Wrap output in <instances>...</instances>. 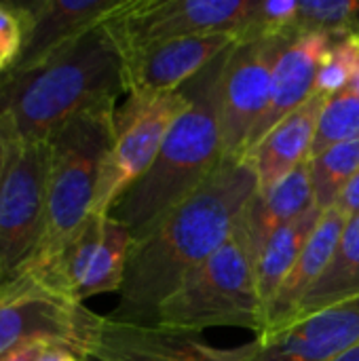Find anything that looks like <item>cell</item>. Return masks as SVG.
<instances>
[{"label": "cell", "mask_w": 359, "mask_h": 361, "mask_svg": "<svg viewBox=\"0 0 359 361\" xmlns=\"http://www.w3.org/2000/svg\"><path fill=\"white\" fill-rule=\"evenodd\" d=\"M258 180L241 157H224L214 173L146 237L133 241L112 319L154 324L157 309L233 235Z\"/></svg>", "instance_id": "6da1fadb"}, {"label": "cell", "mask_w": 359, "mask_h": 361, "mask_svg": "<svg viewBox=\"0 0 359 361\" xmlns=\"http://www.w3.org/2000/svg\"><path fill=\"white\" fill-rule=\"evenodd\" d=\"M106 21L38 63L0 74V118L15 137L47 142L80 110L127 95L123 53Z\"/></svg>", "instance_id": "7a4b0ae2"}, {"label": "cell", "mask_w": 359, "mask_h": 361, "mask_svg": "<svg viewBox=\"0 0 359 361\" xmlns=\"http://www.w3.org/2000/svg\"><path fill=\"white\" fill-rule=\"evenodd\" d=\"M224 51L212 66L184 85L190 104L171 125L150 169L116 201L110 218L133 235L146 237L178 203L193 195L224 159L220 131V78Z\"/></svg>", "instance_id": "3957f363"}, {"label": "cell", "mask_w": 359, "mask_h": 361, "mask_svg": "<svg viewBox=\"0 0 359 361\" xmlns=\"http://www.w3.org/2000/svg\"><path fill=\"white\" fill-rule=\"evenodd\" d=\"M116 108V102L89 106L49 137L44 231L17 279L44 273L91 216L99 171L114 135Z\"/></svg>", "instance_id": "277c9868"}, {"label": "cell", "mask_w": 359, "mask_h": 361, "mask_svg": "<svg viewBox=\"0 0 359 361\" xmlns=\"http://www.w3.org/2000/svg\"><path fill=\"white\" fill-rule=\"evenodd\" d=\"M154 324L193 334L209 328H241L256 338L264 334L267 313L256 290L254 260L237 231L163 300Z\"/></svg>", "instance_id": "5b68a950"}, {"label": "cell", "mask_w": 359, "mask_h": 361, "mask_svg": "<svg viewBox=\"0 0 359 361\" xmlns=\"http://www.w3.org/2000/svg\"><path fill=\"white\" fill-rule=\"evenodd\" d=\"M131 247L129 228L110 216L91 214L44 273L17 279L2 292L32 290L78 305L99 294L121 292Z\"/></svg>", "instance_id": "8992f818"}, {"label": "cell", "mask_w": 359, "mask_h": 361, "mask_svg": "<svg viewBox=\"0 0 359 361\" xmlns=\"http://www.w3.org/2000/svg\"><path fill=\"white\" fill-rule=\"evenodd\" d=\"M188 104L184 87L161 95H127L114 114V135L99 171L91 214L110 216L116 201L150 169L165 135Z\"/></svg>", "instance_id": "52a82bcc"}, {"label": "cell", "mask_w": 359, "mask_h": 361, "mask_svg": "<svg viewBox=\"0 0 359 361\" xmlns=\"http://www.w3.org/2000/svg\"><path fill=\"white\" fill-rule=\"evenodd\" d=\"M49 140L8 135L0 178V292L8 288L36 252L47 214Z\"/></svg>", "instance_id": "ba28073f"}, {"label": "cell", "mask_w": 359, "mask_h": 361, "mask_svg": "<svg viewBox=\"0 0 359 361\" xmlns=\"http://www.w3.org/2000/svg\"><path fill=\"white\" fill-rule=\"evenodd\" d=\"M252 6L254 0H127L106 23L121 51L195 36L239 38Z\"/></svg>", "instance_id": "9c48e42d"}, {"label": "cell", "mask_w": 359, "mask_h": 361, "mask_svg": "<svg viewBox=\"0 0 359 361\" xmlns=\"http://www.w3.org/2000/svg\"><path fill=\"white\" fill-rule=\"evenodd\" d=\"M296 34L243 38L229 49L220 78L224 157H243L250 135L269 106L275 63Z\"/></svg>", "instance_id": "30bf717a"}, {"label": "cell", "mask_w": 359, "mask_h": 361, "mask_svg": "<svg viewBox=\"0 0 359 361\" xmlns=\"http://www.w3.org/2000/svg\"><path fill=\"white\" fill-rule=\"evenodd\" d=\"M102 315L85 305L44 292L11 290L0 294V355L30 343L57 345L89 360Z\"/></svg>", "instance_id": "8fae6325"}, {"label": "cell", "mask_w": 359, "mask_h": 361, "mask_svg": "<svg viewBox=\"0 0 359 361\" xmlns=\"http://www.w3.org/2000/svg\"><path fill=\"white\" fill-rule=\"evenodd\" d=\"M359 343V296L248 343L241 361H334Z\"/></svg>", "instance_id": "7c38bea8"}, {"label": "cell", "mask_w": 359, "mask_h": 361, "mask_svg": "<svg viewBox=\"0 0 359 361\" xmlns=\"http://www.w3.org/2000/svg\"><path fill=\"white\" fill-rule=\"evenodd\" d=\"M235 40V36L216 34L163 40L121 51L127 95H161L182 89L229 51Z\"/></svg>", "instance_id": "4fadbf2b"}, {"label": "cell", "mask_w": 359, "mask_h": 361, "mask_svg": "<svg viewBox=\"0 0 359 361\" xmlns=\"http://www.w3.org/2000/svg\"><path fill=\"white\" fill-rule=\"evenodd\" d=\"M248 345L220 349L201 334L157 324H131L104 317L91 357L97 361H241Z\"/></svg>", "instance_id": "5bb4252c"}, {"label": "cell", "mask_w": 359, "mask_h": 361, "mask_svg": "<svg viewBox=\"0 0 359 361\" xmlns=\"http://www.w3.org/2000/svg\"><path fill=\"white\" fill-rule=\"evenodd\" d=\"M330 44L332 38L320 32H298L286 44L273 70L269 106L254 127L245 152H250L279 121H284L315 93L317 74Z\"/></svg>", "instance_id": "9a60e30c"}, {"label": "cell", "mask_w": 359, "mask_h": 361, "mask_svg": "<svg viewBox=\"0 0 359 361\" xmlns=\"http://www.w3.org/2000/svg\"><path fill=\"white\" fill-rule=\"evenodd\" d=\"M30 15V34L15 68H28L110 19L127 0H19ZM13 68V70H15Z\"/></svg>", "instance_id": "2e32d148"}, {"label": "cell", "mask_w": 359, "mask_h": 361, "mask_svg": "<svg viewBox=\"0 0 359 361\" xmlns=\"http://www.w3.org/2000/svg\"><path fill=\"white\" fill-rule=\"evenodd\" d=\"M326 99V93L315 91L303 106L279 121L250 152H245L243 159L256 173L258 190L273 188L298 165L311 159L315 131Z\"/></svg>", "instance_id": "e0dca14e"}, {"label": "cell", "mask_w": 359, "mask_h": 361, "mask_svg": "<svg viewBox=\"0 0 359 361\" xmlns=\"http://www.w3.org/2000/svg\"><path fill=\"white\" fill-rule=\"evenodd\" d=\"M315 205L311 180V159L298 165L290 176L269 190H256L241 212L235 231L243 239L252 260L256 262L264 243L286 224L309 214Z\"/></svg>", "instance_id": "ac0fdd59"}, {"label": "cell", "mask_w": 359, "mask_h": 361, "mask_svg": "<svg viewBox=\"0 0 359 361\" xmlns=\"http://www.w3.org/2000/svg\"><path fill=\"white\" fill-rule=\"evenodd\" d=\"M345 224L347 218L341 214L339 207H330L322 214L317 228L313 231L311 239L303 247L300 256L296 258L294 267L290 269V273L286 275L284 283L279 286L273 298L267 317V332L262 336L277 334L296 319L305 298L326 273L336 252V245L341 241V235L345 231Z\"/></svg>", "instance_id": "d6986e66"}, {"label": "cell", "mask_w": 359, "mask_h": 361, "mask_svg": "<svg viewBox=\"0 0 359 361\" xmlns=\"http://www.w3.org/2000/svg\"><path fill=\"white\" fill-rule=\"evenodd\" d=\"M322 214L324 212L320 207H313L309 214H305L298 220L279 228L260 250V254L254 262V275H256V290H258V296H260L267 317H269V309L273 305V298H275L279 286L284 283L286 275L290 273V269L294 267L303 247L307 245L313 231L317 228Z\"/></svg>", "instance_id": "ffe728a7"}, {"label": "cell", "mask_w": 359, "mask_h": 361, "mask_svg": "<svg viewBox=\"0 0 359 361\" xmlns=\"http://www.w3.org/2000/svg\"><path fill=\"white\" fill-rule=\"evenodd\" d=\"M353 296H359V216L347 220L326 273L305 298L296 319L313 315Z\"/></svg>", "instance_id": "44dd1931"}, {"label": "cell", "mask_w": 359, "mask_h": 361, "mask_svg": "<svg viewBox=\"0 0 359 361\" xmlns=\"http://www.w3.org/2000/svg\"><path fill=\"white\" fill-rule=\"evenodd\" d=\"M359 171V140L336 144L311 157V180L315 205L326 212L336 205L347 182Z\"/></svg>", "instance_id": "7402d4cb"}, {"label": "cell", "mask_w": 359, "mask_h": 361, "mask_svg": "<svg viewBox=\"0 0 359 361\" xmlns=\"http://www.w3.org/2000/svg\"><path fill=\"white\" fill-rule=\"evenodd\" d=\"M353 140H359V95L347 87L339 93L328 95L326 106L320 114L311 157H317L336 144Z\"/></svg>", "instance_id": "603a6c76"}, {"label": "cell", "mask_w": 359, "mask_h": 361, "mask_svg": "<svg viewBox=\"0 0 359 361\" xmlns=\"http://www.w3.org/2000/svg\"><path fill=\"white\" fill-rule=\"evenodd\" d=\"M296 30L359 38V0H300Z\"/></svg>", "instance_id": "cb8c5ba5"}, {"label": "cell", "mask_w": 359, "mask_h": 361, "mask_svg": "<svg viewBox=\"0 0 359 361\" xmlns=\"http://www.w3.org/2000/svg\"><path fill=\"white\" fill-rule=\"evenodd\" d=\"M359 70V38L358 36H341L332 38V44L322 61L315 91L317 93H339L347 89Z\"/></svg>", "instance_id": "d4e9b609"}, {"label": "cell", "mask_w": 359, "mask_h": 361, "mask_svg": "<svg viewBox=\"0 0 359 361\" xmlns=\"http://www.w3.org/2000/svg\"><path fill=\"white\" fill-rule=\"evenodd\" d=\"M30 15L19 0L0 2V74L11 72L25 49Z\"/></svg>", "instance_id": "484cf974"}, {"label": "cell", "mask_w": 359, "mask_h": 361, "mask_svg": "<svg viewBox=\"0 0 359 361\" xmlns=\"http://www.w3.org/2000/svg\"><path fill=\"white\" fill-rule=\"evenodd\" d=\"M334 207H339L341 214L347 220L359 216V171L347 182V186L343 188V192H341V197H339Z\"/></svg>", "instance_id": "4316f807"}, {"label": "cell", "mask_w": 359, "mask_h": 361, "mask_svg": "<svg viewBox=\"0 0 359 361\" xmlns=\"http://www.w3.org/2000/svg\"><path fill=\"white\" fill-rule=\"evenodd\" d=\"M34 361H83L76 353L57 345H42Z\"/></svg>", "instance_id": "83f0119b"}, {"label": "cell", "mask_w": 359, "mask_h": 361, "mask_svg": "<svg viewBox=\"0 0 359 361\" xmlns=\"http://www.w3.org/2000/svg\"><path fill=\"white\" fill-rule=\"evenodd\" d=\"M42 343H30V345H21L4 355H0V361H34L36 353L40 351Z\"/></svg>", "instance_id": "f1b7e54d"}, {"label": "cell", "mask_w": 359, "mask_h": 361, "mask_svg": "<svg viewBox=\"0 0 359 361\" xmlns=\"http://www.w3.org/2000/svg\"><path fill=\"white\" fill-rule=\"evenodd\" d=\"M8 135H11V127L6 121L0 118V178L4 171V161H6V148H8Z\"/></svg>", "instance_id": "f546056e"}, {"label": "cell", "mask_w": 359, "mask_h": 361, "mask_svg": "<svg viewBox=\"0 0 359 361\" xmlns=\"http://www.w3.org/2000/svg\"><path fill=\"white\" fill-rule=\"evenodd\" d=\"M334 361H359V343L353 349H349L347 353H343L341 357H336Z\"/></svg>", "instance_id": "4dcf8cb0"}, {"label": "cell", "mask_w": 359, "mask_h": 361, "mask_svg": "<svg viewBox=\"0 0 359 361\" xmlns=\"http://www.w3.org/2000/svg\"><path fill=\"white\" fill-rule=\"evenodd\" d=\"M349 89H353L355 93L359 95V70L355 72V76H353V80H351V85H349Z\"/></svg>", "instance_id": "1f68e13d"}]
</instances>
